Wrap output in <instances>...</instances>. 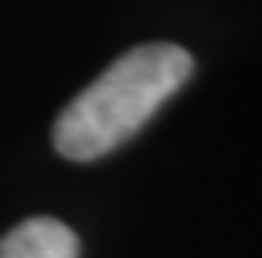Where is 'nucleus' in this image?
Instances as JSON below:
<instances>
[{
  "instance_id": "obj_1",
  "label": "nucleus",
  "mask_w": 262,
  "mask_h": 258,
  "mask_svg": "<svg viewBox=\"0 0 262 258\" xmlns=\"http://www.w3.org/2000/svg\"><path fill=\"white\" fill-rule=\"evenodd\" d=\"M195 61L178 44H141L88 84L54 124V148L71 161H94L124 145L182 84Z\"/></svg>"
},
{
  "instance_id": "obj_2",
  "label": "nucleus",
  "mask_w": 262,
  "mask_h": 258,
  "mask_svg": "<svg viewBox=\"0 0 262 258\" xmlns=\"http://www.w3.org/2000/svg\"><path fill=\"white\" fill-rule=\"evenodd\" d=\"M77 235L57 218H27L0 238V258H77Z\"/></svg>"
}]
</instances>
